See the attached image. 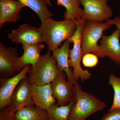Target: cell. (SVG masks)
Listing matches in <instances>:
<instances>
[{
    "label": "cell",
    "mask_w": 120,
    "mask_h": 120,
    "mask_svg": "<svg viewBox=\"0 0 120 120\" xmlns=\"http://www.w3.org/2000/svg\"><path fill=\"white\" fill-rule=\"evenodd\" d=\"M76 19H65L57 21L49 18L41 22L40 27L43 42L48 45L49 50L53 51L65 40L71 38L77 27Z\"/></svg>",
    "instance_id": "obj_1"
},
{
    "label": "cell",
    "mask_w": 120,
    "mask_h": 120,
    "mask_svg": "<svg viewBox=\"0 0 120 120\" xmlns=\"http://www.w3.org/2000/svg\"><path fill=\"white\" fill-rule=\"evenodd\" d=\"M75 88V99L68 120H86L93 114L106 107V104L104 102L91 94L83 91L81 87Z\"/></svg>",
    "instance_id": "obj_2"
},
{
    "label": "cell",
    "mask_w": 120,
    "mask_h": 120,
    "mask_svg": "<svg viewBox=\"0 0 120 120\" xmlns=\"http://www.w3.org/2000/svg\"><path fill=\"white\" fill-rule=\"evenodd\" d=\"M60 72L49 50L34 65H30L27 78L31 84L41 86L51 83Z\"/></svg>",
    "instance_id": "obj_3"
},
{
    "label": "cell",
    "mask_w": 120,
    "mask_h": 120,
    "mask_svg": "<svg viewBox=\"0 0 120 120\" xmlns=\"http://www.w3.org/2000/svg\"><path fill=\"white\" fill-rule=\"evenodd\" d=\"M109 20L101 22L96 21H86L81 32L82 57L89 53L96 55L99 51V41L103 35V32L112 26Z\"/></svg>",
    "instance_id": "obj_4"
},
{
    "label": "cell",
    "mask_w": 120,
    "mask_h": 120,
    "mask_svg": "<svg viewBox=\"0 0 120 120\" xmlns=\"http://www.w3.org/2000/svg\"><path fill=\"white\" fill-rule=\"evenodd\" d=\"M77 27L75 34L71 38L68 40L70 43H73L72 49L70 50L68 60L69 67L73 69L74 79L76 82L80 79L81 82L87 80L91 76L90 72L84 70L80 62L82 59L81 52V32L86 21L83 19L77 20Z\"/></svg>",
    "instance_id": "obj_5"
},
{
    "label": "cell",
    "mask_w": 120,
    "mask_h": 120,
    "mask_svg": "<svg viewBox=\"0 0 120 120\" xmlns=\"http://www.w3.org/2000/svg\"><path fill=\"white\" fill-rule=\"evenodd\" d=\"M83 7L82 19L86 21L103 22L112 16L111 7L107 4L109 0H79Z\"/></svg>",
    "instance_id": "obj_6"
},
{
    "label": "cell",
    "mask_w": 120,
    "mask_h": 120,
    "mask_svg": "<svg viewBox=\"0 0 120 120\" xmlns=\"http://www.w3.org/2000/svg\"><path fill=\"white\" fill-rule=\"evenodd\" d=\"M65 75L60 72L51 82L53 95L59 106L66 105L75 99V87L66 81Z\"/></svg>",
    "instance_id": "obj_7"
},
{
    "label": "cell",
    "mask_w": 120,
    "mask_h": 120,
    "mask_svg": "<svg viewBox=\"0 0 120 120\" xmlns=\"http://www.w3.org/2000/svg\"><path fill=\"white\" fill-rule=\"evenodd\" d=\"M120 29L116 27L112 34H103L100 41L98 57H107L116 64L120 65Z\"/></svg>",
    "instance_id": "obj_8"
},
{
    "label": "cell",
    "mask_w": 120,
    "mask_h": 120,
    "mask_svg": "<svg viewBox=\"0 0 120 120\" xmlns=\"http://www.w3.org/2000/svg\"><path fill=\"white\" fill-rule=\"evenodd\" d=\"M30 65L11 78L2 77L0 79V109L10 106L11 95L21 80L27 76V72Z\"/></svg>",
    "instance_id": "obj_9"
},
{
    "label": "cell",
    "mask_w": 120,
    "mask_h": 120,
    "mask_svg": "<svg viewBox=\"0 0 120 120\" xmlns=\"http://www.w3.org/2000/svg\"><path fill=\"white\" fill-rule=\"evenodd\" d=\"M8 38L14 43L30 45L43 42L40 28L24 24L15 29L8 35Z\"/></svg>",
    "instance_id": "obj_10"
},
{
    "label": "cell",
    "mask_w": 120,
    "mask_h": 120,
    "mask_svg": "<svg viewBox=\"0 0 120 120\" xmlns=\"http://www.w3.org/2000/svg\"><path fill=\"white\" fill-rule=\"evenodd\" d=\"M17 49L0 43V73L3 77L13 76L19 72L17 68Z\"/></svg>",
    "instance_id": "obj_11"
},
{
    "label": "cell",
    "mask_w": 120,
    "mask_h": 120,
    "mask_svg": "<svg viewBox=\"0 0 120 120\" xmlns=\"http://www.w3.org/2000/svg\"><path fill=\"white\" fill-rule=\"evenodd\" d=\"M34 105L32 96V84L27 76L22 79L11 95L9 106L17 111L24 107Z\"/></svg>",
    "instance_id": "obj_12"
},
{
    "label": "cell",
    "mask_w": 120,
    "mask_h": 120,
    "mask_svg": "<svg viewBox=\"0 0 120 120\" xmlns=\"http://www.w3.org/2000/svg\"><path fill=\"white\" fill-rule=\"evenodd\" d=\"M69 44L68 40L64 42L60 48H57L53 51L52 57L56 61L57 66L60 72H64L68 78V82L75 87L80 86L74 79L73 71L71 69L68 64L70 54Z\"/></svg>",
    "instance_id": "obj_13"
},
{
    "label": "cell",
    "mask_w": 120,
    "mask_h": 120,
    "mask_svg": "<svg viewBox=\"0 0 120 120\" xmlns=\"http://www.w3.org/2000/svg\"><path fill=\"white\" fill-rule=\"evenodd\" d=\"M26 7L15 0H0V28L6 22L15 23L21 19L20 12Z\"/></svg>",
    "instance_id": "obj_14"
},
{
    "label": "cell",
    "mask_w": 120,
    "mask_h": 120,
    "mask_svg": "<svg viewBox=\"0 0 120 120\" xmlns=\"http://www.w3.org/2000/svg\"><path fill=\"white\" fill-rule=\"evenodd\" d=\"M32 96L35 105L46 110L56 103V101L53 95L51 83L41 86L32 84Z\"/></svg>",
    "instance_id": "obj_15"
},
{
    "label": "cell",
    "mask_w": 120,
    "mask_h": 120,
    "mask_svg": "<svg viewBox=\"0 0 120 120\" xmlns=\"http://www.w3.org/2000/svg\"><path fill=\"white\" fill-rule=\"evenodd\" d=\"M45 48L41 43L22 45L23 54L17 60V68L19 72L29 65L33 66L41 56V52Z\"/></svg>",
    "instance_id": "obj_16"
},
{
    "label": "cell",
    "mask_w": 120,
    "mask_h": 120,
    "mask_svg": "<svg viewBox=\"0 0 120 120\" xmlns=\"http://www.w3.org/2000/svg\"><path fill=\"white\" fill-rule=\"evenodd\" d=\"M15 120H49L46 110L34 105L24 107L16 112Z\"/></svg>",
    "instance_id": "obj_17"
},
{
    "label": "cell",
    "mask_w": 120,
    "mask_h": 120,
    "mask_svg": "<svg viewBox=\"0 0 120 120\" xmlns=\"http://www.w3.org/2000/svg\"><path fill=\"white\" fill-rule=\"evenodd\" d=\"M48 5L52 6L50 0H45ZM57 4L66 9L64 17L65 19H81L83 9L80 8L79 0H57Z\"/></svg>",
    "instance_id": "obj_18"
},
{
    "label": "cell",
    "mask_w": 120,
    "mask_h": 120,
    "mask_svg": "<svg viewBox=\"0 0 120 120\" xmlns=\"http://www.w3.org/2000/svg\"><path fill=\"white\" fill-rule=\"evenodd\" d=\"M22 2L34 11L39 17L41 22L53 16L49 10L45 0H17Z\"/></svg>",
    "instance_id": "obj_19"
},
{
    "label": "cell",
    "mask_w": 120,
    "mask_h": 120,
    "mask_svg": "<svg viewBox=\"0 0 120 120\" xmlns=\"http://www.w3.org/2000/svg\"><path fill=\"white\" fill-rule=\"evenodd\" d=\"M75 102L68 105L59 106L55 103L46 110L49 120H68L71 109Z\"/></svg>",
    "instance_id": "obj_20"
},
{
    "label": "cell",
    "mask_w": 120,
    "mask_h": 120,
    "mask_svg": "<svg viewBox=\"0 0 120 120\" xmlns=\"http://www.w3.org/2000/svg\"><path fill=\"white\" fill-rule=\"evenodd\" d=\"M109 83L114 91L113 101L109 111L120 109V78L113 74H111L109 79Z\"/></svg>",
    "instance_id": "obj_21"
},
{
    "label": "cell",
    "mask_w": 120,
    "mask_h": 120,
    "mask_svg": "<svg viewBox=\"0 0 120 120\" xmlns=\"http://www.w3.org/2000/svg\"><path fill=\"white\" fill-rule=\"evenodd\" d=\"M83 64L84 67L91 68L96 66L98 63V57L93 53L85 54L82 58Z\"/></svg>",
    "instance_id": "obj_22"
},
{
    "label": "cell",
    "mask_w": 120,
    "mask_h": 120,
    "mask_svg": "<svg viewBox=\"0 0 120 120\" xmlns=\"http://www.w3.org/2000/svg\"><path fill=\"white\" fill-rule=\"evenodd\" d=\"M16 111L15 108L11 106L0 110V120H15V114Z\"/></svg>",
    "instance_id": "obj_23"
},
{
    "label": "cell",
    "mask_w": 120,
    "mask_h": 120,
    "mask_svg": "<svg viewBox=\"0 0 120 120\" xmlns=\"http://www.w3.org/2000/svg\"><path fill=\"white\" fill-rule=\"evenodd\" d=\"M101 120H120V109L109 111Z\"/></svg>",
    "instance_id": "obj_24"
},
{
    "label": "cell",
    "mask_w": 120,
    "mask_h": 120,
    "mask_svg": "<svg viewBox=\"0 0 120 120\" xmlns=\"http://www.w3.org/2000/svg\"><path fill=\"white\" fill-rule=\"evenodd\" d=\"M110 22L112 25H114L120 29V17H116L113 19H109Z\"/></svg>",
    "instance_id": "obj_25"
},
{
    "label": "cell",
    "mask_w": 120,
    "mask_h": 120,
    "mask_svg": "<svg viewBox=\"0 0 120 120\" xmlns=\"http://www.w3.org/2000/svg\"><path fill=\"white\" fill-rule=\"evenodd\" d=\"M119 9H120V8H119Z\"/></svg>",
    "instance_id": "obj_26"
}]
</instances>
